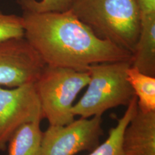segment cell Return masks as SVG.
Listing matches in <instances>:
<instances>
[{"label": "cell", "instance_id": "4", "mask_svg": "<svg viewBox=\"0 0 155 155\" xmlns=\"http://www.w3.org/2000/svg\"><path fill=\"white\" fill-rule=\"evenodd\" d=\"M89 79L88 71L45 65L34 86L42 118L48 120L49 126L66 125L75 119V100Z\"/></svg>", "mask_w": 155, "mask_h": 155}, {"label": "cell", "instance_id": "11", "mask_svg": "<svg viewBox=\"0 0 155 155\" xmlns=\"http://www.w3.org/2000/svg\"><path fill=\"white\" fill-rule=\"evenodd\" d=\"M127 77L139 109L155 111V76L144 74L131 65L127 70Z\"/></svg>", "mask_w": 155, "mask_h": 155}, {"label": "cell", "instance_id": "13", "mask_svg": "<svg viewBox=\"0 0 155 155\" xmlns=\"http://www.w3.org/2000/svg\"><path fill=\"white\" fill-rule=\"evenodd\" d=\"M22 9L40 12H64L69 10L74 0H17Z\"/></svg>", "mask_w": 155, "mask_h": 155}, {"label": "cell", "instance_id": "3", "mask_svg": "<svg viewBox=\"0 0 155 155\" xmlns=\"http://www.w3.org/2000/svg\"><path fill=\"white\" fill-rule=\"evenodd\" d=\"M131 61L102 63L91 65L87 89L73 108L75 116L91 118L102 116L106 111L118 106H127L134 98L128 82L127 70Z\"/></svg>", "mask_w": 155, "mask_h": 155}, {"label": "cell", "instance_id": "14", "mask_svg": "<svg viewBox=\"0 0 155 155\" xmlns=\"http://www.w3.org/2000/svg\"><path fill=\"white\" fill-rule=\"evenodd\" d=\"M22 37L24 28L22 17L4 14L0 12V42Z\"/></svg>", "mask_w": 155, "mask_h": 155}, {"label": "cell", "instance_id": "2", "mask_svg": "<svg viewBox=\"0 0 155 155\" xmlns=\"http://www.w3.org/2000/svg\"><path fill=\"white\" fill-rule=\"evenodd\" d=\"M70 10L100 38L133 53L141 30L136 0H74Z\"/></svg>", "mask_w": 155, "mask_h": 155}, {"label": "cell", "instance_id": "5", "mask_svg": "<svg viewBox=\"0 0 155 155\" xmlns=\"http://www.w3.org/2000/svg\"><path fill=\"white\" fill-rule=\"evenodd\" d=\"M104 135L102 116L80 117L63 126H49L42 132L41 155H75L91 152Z\"/></svg>", "mask_w": 155, "mask_h": 155}, {"label": "cell", "instance_id": "10", "mask_svg": "<svg viewBox=\"0 0 155 155\" xmlns=\"http://www.w3.org/2000/svg\"><path fill=\"white\" fill-rule=\"evenodd\" d=\"M40 121L22 126L9 141L8 155H41L42 131Z\"/></svg>", "mask_w": 155, "mask_h": 155}, {"label": "cell", "instance_id": "15", "mask_svg": "<svg viewBox=\"0 0 155 155\" xmlns=\"http://www.w3.org/2000/svg\"><path fill=\"white\" fill-rule=\"evenodd\" d=\"M141 15L155 14V0H136Z\"/></svg>", "mask_w": 155, "mask_h": 155}, {"label": "cell", "instance_id": "12", "mask_svg": "<svg viewBox=\"0 0 155 155\" xmlns=\"http://www.w3.org/2000/svg\"><path fill=\"white\" fill-rule=\"evenodd\" d=\"M123 116L116 121L115 127L110 129L107 139L100 143L88 155H124L122 152V136L128 123L137 109V101L134 97L127 106Z\"/></svg>", "mask_w": 155, "mask_h": 155}, {"label": "cell", "instance_id": "9", "mask_svg": "<svg viewBox=\"0 0 155 155\" xmlns=\"http://www.w3.org/2000/svg\"><path fill=\"white\" fill-rule=\"evenodd\" d=\"M131 66L155 76V14L141 16L140 34L132 53Z\"/></svg>", "mask_w": 155, "mask_h": 155}, {"label": "cell", "instance_id": "8", "mask_svg": "<svg viewBox=\"0 0 155 155\" xmlns=\"http://www.w3.org/2000/svg\"><path fill=\"white\" fill-rule=\"evenodd\" d=\"M124 155H155V111H137L122 136Z\"/></svg>", "mask_w": 155, "mask_h": 155}, {"label": "cell", "instance_id": "6", "mask_svg": "<svg viewBox=\"0 0 155 155\" xmlns=\"http://www.w3.org/2000/svg\"><path fill=\"white\" fill-rule=\"evenodd\" d=\"M43 119L34 83L11 88L0 86V152L22 126Z\"/></svg>", "mask_w": 155, "mask_h": 155}, {"label": "cell", "instance_id": "1", "mask_svg": "<svg viewBox=\"0 0 155 155\" xmlns=\"http://www.w3.org/2000/svg\"><path fill=\"white\" fill-rule=\"evenodd\" d=\"M22 10L24 38L45 65L87 71L95 64L132 61V53L97 36L70 9Z\"/></svg>", "mask_w": 155, "mask_h": 155}, {"label": "cell", "instance_id": "7", "mask_svg": "<svg viewBox=\"0 0 155 155\" xmlns=\"http://www.w3.org/2000/svg\"><path fill=\"white\" fill-rule=\"evenodd\" d=\"M45 64L24 37L0 42V86L34 83Z\"/></svg>", "mask_w": 155, "mask_h": 155}]
</instances>
